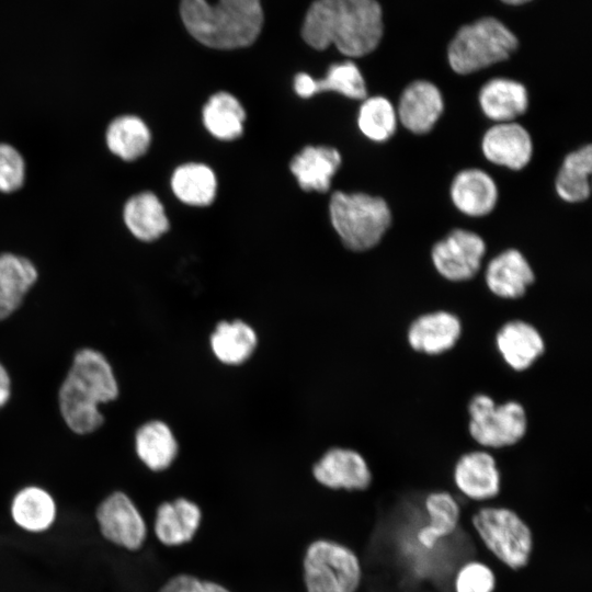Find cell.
<instances>
[{"label":"cell","instance_id":"6da1fadb","mask_svg":"<svg viewBox=\"0 0 592 592\" xmlns=\"http://www.w3.org/2000/svg\"><path fill=\"white\" fill-rule=\"evenodd\" d=\"M301 35L316 49L334 45L349 57L373 52L383 36V14L376 0H316L308 9Z\"/></svg>","mask_w":592,"mask_h":592},{"label":"cell","instance_id":"7a4b0ae2","mask_svg":"<svg viewBox=\"0 0 592 592\" xmlns=\"http://www.w3.org/2000/svg\"><path fill=\"white\" fill-rule=\"evenodd\" d=\"M119 385L112 364L101 351H76L57 394L60 417L75 434L86 435L104 423L101 407L117 399Z\"/></svg>","mask_w":592,"mask_h":592},{"label":"cell","instance_id":"3957f363","mask_svg":"<svg viewBox=\"0 0 592 592\" xmlns=\"http://www.w3.org/2000/svg\"><path fill=\"white\" fill-rule=\"evenodd\" d=\"M182 21L189 33L205 46L234 49L251 45L261 32L260 0H182Z\"/></svg>","mask_w":592,"mask_h":592},{"label":"cell","instance_id":"277c9868","mask_svg":"<svg viewBox=\"0 0 592 592\" xmlns=\"http://www.w3.org/2000/svg\"><path fill=\"white\" fill-rule=\"evenodd\" d=\"M329 212L334 230L343 244L353 251L374 248L391 223L386 201L366 193L334 192Z\"/></svg>","mask_w":592,"mask_h":592},{"label":"cell","instance_id":"5b68a950","mask_svg":"<svg viewBox=\"0 0 592 592\" xmlns=\"http://www.w3.org/2000/svg\"><path fill=\"white\" fill-rule=\"evenodd\" d=\"M362 576L355 551L337 540L314 539L304 550L301 581L305 592H356Z\"/></svg>","mask_w":592,"mask_h":592},{"label":"cell","instance_id":"8992f818","mask_svg":"<svg viewBox=\"0 0 592 592\" xmlns=\"http://www.w3.org/2000/svg\"><path fill=\"white\" fill-rule=\"evenodd\" d=\"M516 47L517 38L504 24L482 18L458 30L447 58L455 72L467 75L505 60Z\"/></svg>","mask_w":592,"mask_h":592},{"label":"cell","instance_id":"52a82bcc","mask_svg":"<svg viewBox=\"0 0 592 592\" xmlns=\"http://www.w3.org/2000/svg\"><path fill=\"white\" fill-rule=\"evenodd\" d=\"M467 413L468 433L485 449L514 446L527 433V412L517 400L498 403L490 395L477 392L468 401Z\"/></svg>","mask_w":592,"mask_h":592},{"label":"cell","instance_id":"ba28073f","mask_svg":"<svg viewBox=\"0 0 592 592\" xmlns=\"http://www.w3.org/2000/svg\"><path fill=\"white\" fill-rule=\"evenodd\" d=\"M471 523L485 546L510 569L519 570L528 563L533 534L516 512L483 506L473 515Z\"/></svg>","mask_w":592,"mask_h":592},{"label":"cell","instance_id":"9c48e42d","mask_svg":"<svg viewBox=\"0 0 592 592\" xmlns=\"http://www.w3.org/2000/svg\"><path fill=\"white\" fill-rule=\"evenodd\" d=\"M94 520L102 538L129 553L140 550L148 539V524L129 494L114 490L96 505Z\"/></svg>","mask_w":592,"mask_h":592},{"label":"cell","instance_id":"30bf717a","mask_svg":"<svg viewBox=\"0 0 592 592\" xmlns=\"http://www.w3.org/2000/svg\"><path fill=\"white\" fill-rule=\"evenodd\" d=\"M486 253V243L476 232L455 229L437 241L431 251L436 272L449 282H466L476 276Z\"/></svg>","mask_w":592,"mask_h":592},{"label":"cell","instance_id":"8fae6325","mask_svg":"<svg viewBox=\"0 0 592 592\" xmlns=\"http://www.w3.org/2000/svg\"><path fill=\"white\" fill-rule=\"evenodd\" d=\"M462 334L463 322L458 315L439 309L413 318L407 328L406 338L414 352L436 356L454 349Z\"/></svg>","mask_w":592,"mask_h":592},{"label":"cell","instance_id":"7c38bea8","mask_svg":"<svg viewBox=\"0 0 592 592\" xmlns=\"http://www.w3.org/2000/svg\"><path fill=\"white\" fill-rule=\"evenodd\" d=\"M312 475L320 485L333 490L364 491L373 481L364 456L346 447L327 451L315 464Z\"/></svg>","mask_w":592,"mask_h":592},{"label":"cell","instance_id":"4fadbf2b","mask_svg":"<svg viewBox=\"0 0 592 592\" xmlns=\"http://www.w3.org/2000/svg\"><path fill=\"white\" fill-rule=\"evenodd\" d=\"M494 345L504 364L517 373L530 369L546 351L542 332L524 319L503 322L496 332Z\"/></svg>","mask_w":592,"mask_h":592},{"label":"cell","instance_id":"5bb4252c","mask_svg":"<svg viewBox=\"0 0 592 592\" xmlns=\"http://www.w3.org/2000/svg\"><path fill=\"white\" fill-rule=\"evenodd\" d=\"M456 488L474 501L494 499L501 490V474L489 449H475L462 454L453 469Z\"/></svg>","mask_w":592,"mask_h":592},{"label":"cell","instance_id":"9a60e30c","mask_svg":"<svg viewBox=\"0 0 592 592\" xmlns=\"http://www.w3.org/2000/svg\"><path fill=\"white\" fill-rule=\"evenodd\" d=\"M12 523L22 532L42 535L58 521V503L54 494L41 485L30 483L18 489L9 503Z\"/></svg>","mask_w":592,"mask_h":592},{"label":"cell","instance_id":"2e32d148","mask_svg":"<svg viewBox=\"0 0 592 592\" xmlns=\"http://www.w3.org/2000/svg\"><path fill=\"white\" fill-rule=\"evenodd\" d=\"M203 513L194 501L179 497L161 502L155 512L152 531L164 547L178 548L192 542L202 525Z\"/></svg>","mask_w":592,"mask_h":592},{"label":"cell","instance_id":"e0dca14e","mask_svg":"<svg viewBox=\"0 0 592 592\" xmlns=\"http://www.w3.org/2000/svg\"><path fill=\"white\" fill-rule=\"evenodd\" d=\"M481 149L490 162L521 170L532 158L533 143L530 133L519 123H497L485 133Z\"/></svg>","mask_w":592,"mask_h":592},{"label":"cell","instance_id":"ac0fdd59","mask_svg":"<svg viewBox=\"0 0 592 592\" xmlns=\"http://www.w3.org/2000/svg\"><path fill=\"white\" fill-rule=\"evenodd\" d=\"M443 110L439 88L430 81L417 80L402 91L396 112L405 128L413 134H425L434 127Z\"/></svg>","mask_w":592,"mask_h":592},{"label":"cell","instance_id":"d6986e66","mask_svg":"<svg viewBox=\"0 0 592 592\" xmlns=\"http://www.w3.org/2000/svg\"><path fill=\"white\" fill-rule=\"evenodd\" d=\"M535 281L526 258L516 249H508L492 258L485 271V282L491 294L501 299L523 297Z\"/></svg>","mask_w":592,"mask_h":592},{"label":"cell","instance_id":"ffe728a7","mask_svg":"<svg viewBox=\"0 0 592 592\" xmlns=\"http://www.w3.org/2000/svg\"><path fill=\"white\" fill-rule=\"evenodd\" d=\"M451 198L455 207L471 217L486 216L498 201V187L483 170L466 169L457 173L451 185Z\"/></svg>","mask_w":592,"mask_h":592},{"label":"cell","instance_id":"44dd1931","mask_svg":"<svg viewBox=\"0 0 592 592\" xmlns=\"http://www.w3.org/2000/svg\"><path fill=\"white\" fill-rule=\"evenodd\" d=\"M37 278V269L27 258L10 252L0 254V321L19 310Z\"/></svg>","mask_w":592,"mask_h":592},{"label":"cell","instance_id":"7402d4cb","mask_svg":"<svg viewBox=\"0 0 592 592\" xmlns=\"http://www.w3.org/2000/svg\"><path fill=\"white\" fill-rule=\"evenodd\" d=\"M341 164L340 152L328 146H307L291 162V171L305 191L327 192Z\"/></svg>","mask_w":592,"mask_h":592},{"label":"cell","instance_id":"603a6c76","mask_svg":"<svg viewBox=\"0 0 592 592\" xmlns=\"http://www.w3.org/2000/svg\"><path fill=\"white\" fill-rule=\"evenodd\" d=\"M479 105L483 114L497 122H513L524 114L528 106L525 87L512 79L493 78L479 92Z\"/></svg>","mask_w":592,"mask_h":592},{"label":"cell","instance_id":"cb8c5ba5","mask_svg":"<svg viewBox=\"0 0 592 592\" xmlns=\"http://www.w3.org/2000/svg\"><path fill=\"white\" fill-rule=\"evenodd\" d=\"M294 89L301 98H310L322 91H334L346 98L364 100L367 95L364 78L352 61L333 64L323 79L315 80L300 72L294 79Z\"/></svg>","mask_w":592,"mask_h":592},{"label":"cell","instance_id":"d4e9b609","mask_svg":"<svg viewBox=\"0 0 592 592\" xmlns=\"http://www.w3.org/2000/svg\"><path fill=\"white\" fill-rule=\"evenodd\" d=\"M178 449L173 432L163 421H148L135 433L136 455L151 471L168 469L175 459Z\"/></svg>","mask_w":592,"mask_h":592},{"label":"cell","instance_id":"484cf974","mask_svg":"<svg viewBox=\"0 0 592 592\" xmlns=\"http://www.w3.org/2000/svg\"><path fill=\"white\" fill-rule=\"evenodd\" d=\"M128 230L139 240L153 241L169 229L164 207L151 192L132 196L123 210Z\"/></svg>","mask_w":592,"mask_h":592},{"label":"cell","instance_id":"4316f807","mask_svg":"<svg viewBox=\"0 0 592 592\" xmlns=\"http://www.w3.org/2000/svg\"><path fill=\"white\" fill-rule=\"evenodd\" d=\"M429 524L417 535L418 542L425 548H432L437 540L449 536L458 526L460 508L457 500L447 491L430 492L424 500Z\"/></svg>","mask_w":592,"mask_h":592},{"label":"cell","instance_id":"83f0119b","mask_svg":"<svg viewBox=\"0 0 592 592\" xmlns=\"http://www.w3.org/2000/svg\"><path fill=\"white\" fill-rule=\"evenodd\" d=\"M258 343L254 330L241 320L221 321L210 335V348L215 356L225 364L238 365L246 362Z\"/></svg>","mask_w":592,"mask_h":592},{"label":"cell","instance_id":"f1b7e54d","mask_svg":"<svg viewBox=\"0 0 592 592\" xmlns=\"http://www.w3.org/2000/svg\"><path fill=\"white\" fill-rule=\"evenodd\" d=\"M174 195L193 206H207L216 195L217 181L213 170L203 163H185L178 167L171 178Z\"/></svg>","mask_w":592,"mask_h":592},{"label":"cell","instance_id":"f546056e","mask_svg":"<svg viewBox=\"0 0 592 592\" xmlns=\"http://www.w3.org/2000/svg\"><path fill=\"white\" fill-rule=\"evenodd\" d=\"M109 149L125 161H133L146 153L151 135L145 122L135 115L113 119L106 129Z\"/></svg>","mask_w":592,"mask_h":592},{"label":"cell","instance_id":"4dcf8cb0","mask_svg":"<svg viewBox=\"0 0 592 592\" xmlns=\"http://www.w3.org/2000/svg\"><path fill=\"white\" fill-rule=\"evenodd\" d=\"M244 119L242 105L228 92L213 94L203 109L206 129L221 140L238 138L243 132Z\"/></svg>","mask_w":592,"mask_h":592},{"label":"cell","instance_id":"1f68e13d","mask_svg":"<svg viewBox=\"0 0 592 592\" xmlns=\"http://www.w3.org/2000/svg\"><path fill=\"white\" fill-rule=\"evenodd\" d=\"M591 171V145L568 153L556 178V191L559 197L569 203L587 200L590 195L589 177Z\"/></svg>","mask_w":592,"mask_h":592},{"label":"cell","instance_id":"d6a6232c","mask_svg":"<svg viewBox=\"0 0 592 592\" xmlns=\"http://www.w3.org/2000/svg\"><path fill=\"white\" fill-rule=\"evenodd\" d=\"M397 112L391 102L380 95L364 99L357 116L360 130L371 140H388L397 128Z\"/></svg>","mask_w":592,"mask_h":592},{"label":"cell","instance_id":"836d02e7","mask_svg":"<svg viewBox=\"0 0 592 592\" xmlns=\"http://www.w3.org/2000/svg\"><path fill=\"white\" fill-rule=\"evenodd\" d=\"M454 588L455 592H493L496 576L486 563L469 561L458 569Z\"/></svg>","mask_w":592,"mask_h":592},{"label":"cell","instance_id":"e575fe53","mask_svg":"<svg viewBox=\"0 0 592 592\" xmlns=\"http://www.w3.org/2000/svg\"><path fill=\"white\" fill-rule=\"evenodd\" d=\"M24 175L25 164L21 153L11 145L0 144V192L19 190Z\"/></svg>","mask_w":592,"mask_h":592},{"label":"cell","instance_id":"d590c367","mask_svg":"<svg viewBox=\"0 0 592 592\" xmlns=\"http://www.w3.org/2000/svg\"><path fill=\"white\" fill-rule=\"evenodd\" d=\"M225 584L192 573H178L166 580L157 592H223Z\"/></svg>","mask_w":592,"mask_h":592},{"label":"cell","instance_id":"8d00e7d4","mask_svg":"<svg viewBox=\"0 0 592 592\" xmlns=\"http://www.w3.org/2000/svg\"><path fill=\"white\" fill-rule=\"evenodd\" d=\"M12 395V379L7 367L0 362V410L7 406Z\"/></svg>","mask_w":592,"mask_h":592},{"label":"cell","instance_id":"74e56055","mask_svg":"<svg viewBox=\"0 0 592 592\" xmlns=\"http://www.w3.org/2000/svg\"><path fill=\"white\" fill-rule=\"evenodd\" d=\"M501 1L508 4H522L531 0H501Z\"/></svg>","mask_w":592,"mask_h":592}]
</instances>
